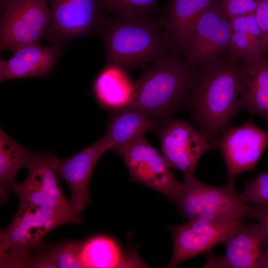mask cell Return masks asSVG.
I'll list each match as a JSON object with an SVG mask.
<instances>
[{
  "mask_svg": "<svg viewBox=\"0 0 268 268\" xmlns=\"http://www.w3.org/2000/svg\"><path fill=\"white\" fill-rule=\"evenodd\" d=\"M133 85L124 69L105 66L95 79L92 91L102 106L115 111L128 107Z\"/></svg>",
  "mask_w": 268,
  "mask_h": 268,
  "instance_id": "44dd1931",
  "label": "cell"
},
{
  "mask_svg": "<svg viewBox=\"0 0 268 268\" xmlns=\"http://www.w3.org/2000/svg\"><path fill=\"white\" fill-rule=\"evenodd\" d=\"M239 196L245 203L268 206V171L260 173L255 179L245 182V188Z\"/></svg>",
  "mask_w": 268,
  "mask_h": 268,
  "instance_id": "4316f807",
  "label": "cell"
},
{
  "mask_svg": "<svg viewBox=\"0 0 268 268\" xmlns=\"http://www.w3.org/2000/svg\"><path fill=\"white\" fill-rule=\"evenodd\" d=\"M100 31L105 66L144 68L175 52L160 19L151 16L107 18Z\"/></svg>",
  "mask_w": 268,
  "mask_h": 268,
  "instance_id": "7a4b0ae2",
  "label": "cell"
},
{
  "mask_svg": "<svg viewBox=\"0 0 268 268\" xmlns=\"http://www.w3.org/2000/svg\"><path fill=\"white\" fill-rule=\"evenodd\" d=\"M51 21L45 36L61 48L78 37L100 30L107 17L99 0H49Z\"/></svg>",
  "mask_w": 268,
  "mask_h": 268,
  "instance_id": "ba28073f",
  "label": "cell"
},
{
  "mask_svg": "<svg viewBox=\"0 0 268 268\" xmlns=\"http://www.w3.org/2000/svg\"><path fill=\"white\" fill-rule=\"evenodd\" d=\"M79 257L82 268L141 267L136 257H126L112 238L96 236L79 243Z\"/></svg>",
  "mask_w": 268,
  "mask_h": 268,
  "instance_id": "d6986e66",
  "label": "cell"
},
{
  "mask_svg": "<svg viewBox=\"0 0 268 268\" xmlns=\"http://www.w3.org/2000/svg\"><path fill=\"white\" fill-rule=\"evenodd\" d=\"M131 178L164 195L174 202L181 188L161 153L141 136L131 143L121 155Z\"/></svg>",
  "mask_w": 268,
  "mask_h": 268,
  "instance_id": "8fae6325",
  "label": "cell"
},
{
  "mask_svg": "<svg viewBox=\"0 0 268 268\" xmlns=\"http://www.w3.org/2000/svg\"><path fill=\"white\" fill-rule=\"evenodd\" d=\"M266 268H268V263H267V265Z\"/></svg>",
  "mask_w": 268,
  "mask_h": 268,
  "instance_id": "4dcf8cb0",
  "label": "cell"
},
{
  "mask_svg": "<svg viewBox=\"0 0 268 268\" xmlns=\"http://www.w3.org/2000/svg\"><path fill=\"white\" fill-rule=\"evenodd\" d=\"M247 217L235 215L204 221L189 220L181 225L169 226L173 249L167 267H176L217 244H223L246 224Z\"/></svg>",
  "mask_w": 268,
  "mask_h": 268,
  "instance_id": "52a82bcc",
  "label": "cell"
},
{
  "mask_svg": "<svg viewBox=\"0 0 268 268\" xmlns=\"http://www.w3.org/2000/svg\"><path fill=\"white\" fill-rule=\"evenodd\" d=\"M1 10V52L13 53L45 38L51 21L47 0H7Z\"/></svg>",
  "mask_w": 268,
  "mask_h": 268,
  "instance_id": "8992f818",
  "label": "cell"
},
{
  "mask_svg": "<svg viewBox=\"0 0 268 268\" xmlns=\"http://www.w3.org/2000/svg\"><path fill=\"white\" fill-rule=\"evenodd\" d=\"M35 152L22 146L0 128V199L5 203L9 193L13 191L15 176L19 170L26 167Z\"/></svg>",
  "mask_w": 268,
  "mask_h": 268,
  "instance_id": "7402d4cb",
  "label": "cell"
},
{
  "mask_svg": "<svg viewBox=\"0 0 268 268\" xmlns=\"http://www.w3.org/2000/svg\"><path fill=\"white\" fill-rule=\"evenodd\" d=\"M9 60L0 59V81L48 74L62 54V48L39 43L26 45L13 52Z\"/></svg>",
  "mask_w": 268,
  "mask_h": 268,
  "instance_id": "9a60e30c",
  "label": "cell"
},
{
  "mask_svg": "<svg viewBox=\"0 0 268 268\" xmlns=\"http://www.w3.org/2000/svg\"><path fill=\"white\" fill-rule=\"evenodd\" d=\"M79 243L67 242L57 245H43L35 250V255L29 257L24 267L82 268L79 257Z\"/></svg>",
  "mask_w": 268,
  "mask_h": 268,
  "instance_id": "cb8c5ba5",
  "label": "cell"
},
{
  "mask_svg": "<svg viewBox=\"0 0 268 268\" xmlns=\"http://www.w3.org/2000/svg\"><path fill=\"white\" fill-rule=\"evenodd\" d=\"M259 0H220L227 16L232 18L255 13Z\"/></svg>",
  "mask_w": 268,
  "mask_h": 268,
  "instance_id": "83f0119b",
  "label": "cell"
},
{
  "mask_svg": "<svg viewBox=\"0 0 268 268\" xmlns=\"http://www.w3.org/2000/svg\"><path fill=\"white\" fill-rule=\"evenodd\" d=\"M268 147V130L258 128L251 118L241 126H228L216 144L227 167L228 181L243 172L255 171Z\"/></svg>",
  "mask_w": 268,
  "mask_h": 268,
  "instance_id": "7c38bea8",
  "label": "cell"
},
{
  "mask_svg": "<svg viewBox=\"0 0 268 268\" xmlns=\"http://www.w3.org/2000/svg\"><path fill=\"white\" fill-rule=\"evenodd\" d=\"M255 15L262 33L266 52L268 53V0H259Z\"/></svg>",
  "mask_w": 268,
  "mask_h": 268,
  "instance_id": "f1b7e54d",
  "label": "cell"
},
{
  "mask_svg": "<svg viewBox=\"0 0 268 268\" xmlns=\"http://www.w3.org/2000/svg\"><path fill=\"white\" fill-rule=\"evenodd\" d=\"M174 202L189 220L204 221L235 215L254 217L253 206L241 200L234 180L215 187L201 182L195 175L184 177Z\"/></svg>",
  "mask_w": 268,
  "mask_h": 268,
  "instance_id": "5b68a950",
  "label": "cell"
},
{
  "mask_svg": "<svg viewBox=\"0 0 268 268\" xmlns=\"http://www.w3.org/2000/svg\"><path fill=\"white\" fill-rule=\"evenodd\" d=\"M254 217L257 218L263 231L268 249V206L253 205Z\"/></svg>",
  "mask_w": 268,
  "mask_h": 268,
  "instance_id": "f546056e",
  "label": "cell"
},
{
  "mask_svg": "<svg viewBox=\"0 0 268 268\" xmlns=\"http://www.w3.org/2000/svg\"><path fill=\"white\" fill-rule=\"evenodd\" d=\"M242 66L241 61L221 58L201 66L192 82L186 106L214 149L222 133L242 109Z\"/></svg>",
  "mask_w": 268,
  "mask_h": 268,
  "instance_id": "6da1fadb",
  "label": "cell"
},
{
  "mask_svg": "<svg viewBox=\"0 0 268 268\" xmlns=\"http://www.w3.org/2000/svg\"><path fill=\"white\" fill-rule=\"evenodd\" d=\"M159 125V120L126 107L113 111L104 136L110 145V150L121 155L134 141L148 132L156 131Z\"/></svg>",
  "mask_w": 268,
  "mask_h": 268,
  "instance_id": "e0dca14e",
  "label": "cell"
},
{
  "mask_svg": "<svg viewBox=\"0 0 268 268\" xmlns=\"http://www.w3.org/2000/svg\"><path fill=\"white\" fill-rule=\"evenodd\" d=\"M225 254H209L203 268H266L268 249L259 223L246 224L224 243Z\"/></svg>",
  "mask_w": 268,
  "mask_h": 268,
  "instance_id": "5bb4252c",
  "label": "cell"
},
{
  "mask_svg": "<svg viewBox=\"0 0 268 268\" xmlns=\"http://www.w3.org/2000/svg\"><path fill=\"white\" fill-rule=\"evenodd\" d=\"M173 52L144 68L128 107L159 120L186 105L197 67Z\"/></svg>",
  "mask_w": 268,
  "mask_h": 268,
  "instance_id": "3957f363",
  "label": "cell"
},
{
  "mask_svg": "<svg viewBox=\"0 0 268 268\" xmlns=\"http://www.w3.org/2000/svg\"><path fill=\"white\" fill-rule=\"evenodd\" d=\"M220 0H172L159 18L175 52L184 57L193 25L198 17Z\"/></svg>",
  "mask_w": 268,
  "mask_h": 268,
  "instance_id": "2e32d148",
  "label": "cell"
},
{
  "mask_svg": "<svg viewBox=\"0 0 268 268\" xmlns=\"http://www.w3.org/2000/svg\"><path fill=\"white\" fill-rule=\"evenodd\" d=\"M13 192L17 194L20 202L51 209L72 218L78 224L82 222L79 213L73 209L70 203H64L49 197L25 180L20 184L16 183Z\"/></svg>",
  "mask_w": 268,
  "mask_h": 268,
  "instance_id": "d4e9b609",
  "label": "cell"
},
{
  "mask_svg": "<svg viewBox=\"0 0 268 268\" xmlns=\"http://www.w3.org/2000/svg\"><path fill=\"white\" fill-rule=\"evenodd\" d=\"M74 219L53 209L20 202L10 224L0 233V268H21L30 254L43 245L46 235Z\"/></svg>",
  "mask_w": 268,
  "mask_h": 268,
  "instance_id": "277c9868",
  "label": "cell"
},
{
  "mask_svg": "<svg viewBox=\"0 0 268 268\" xmlns=\"http://www.w3.org/2000/svg\"><path fill=\"white\" fill-rule=\"evenodd\" d=\"M255 14L230 19L231 35L227 57L229 59L245 62L267 54Z\"/></svg>",
  "mask_w": 268,
  "mask_h": 268,
  "instance_id": "ffe728a7",
  "label": "cell"
},
{
  "mask_svg": "<svg viewBox=\"0 0 268 268\" xmlns=\"http://www.w3.org/2000/svg\"><path fill=\"white\" fill-rule=\"evenodd\" d=\"M108 150L110 145L103 136L70 157L60 159L50 154L54 169L70 189L69 203L75 212L80 213L90 203L89 186L92 173L100 156Z\"/></svg>",
  "mask_w": 268,
  "mask_h": 268,
  "instance_id": "4fadbf2b",
  "label": "cell"
},
{
  "mask_svg": "<svg viewBox=\"0 0 268 268\" xmlns=\"http://www.w3.org/2000/svg\"><path fill=\"white\" fill-rule=\"evenodd\" d=\"M242 108L251 115L263 117L268 122V53L242 62Z\"/></svg>",
  "mask_w": 268,
  "mask_h": 268,
  "instance_id": "ac0fdd59",
  "label": "cell"
},
{
  "mask_svg": "<svg viewBox=\"0 0 268 268\" xmlns=\"http://www.w3.org/2000/svg\"><path fill=\"white\" fill-rule=\"evenodd\" d=\"M158 0H99L106 11L118 17L151 16Z\"/></svg>",
  "mask_w": 268,
  "mask_h": 268,
  "instance_id": "484cf974",
  "label": "cell"
},
{
  "mask_svg": "<svg viewBox=\"0 0 268 268\" xmlns=\"http://www.w3.org/2000/svg\"><path fill=\"white\" fill-rule=\"evenodd\" d=\"M26 167L28 174L25 181L49 197L64 203H70L65 198L50 160V154L35 153Z\"/></svg>",
  "mask_w": 268,
  "mask_h": 268,
  "instance_id": "603a6c76",
  "label": "cell"
},
{
  "mask_svg": "<svg viewBox=\"0 0 268 268\" xmlns=\"http://www.w3.org/2000/svg\"><path fill=\"white\" fill-rule=\"evenodd\" d=\"M231 35L230 19L219 3L196 20L184 57L196 67L214 62L229 49Z\"/></svg>",
  "mask_w": 268,
  "mask_h": 268,
  "instance_id": "30bf717a",
  "label": "cell"
},
{
  "mask_svg": "<svg viewBox=\"0 0 268 268\" xmlns=\"http://www.w3.org/2000/svg\"><path fill=\"white\" fill-rule=\"evenodd\" d=\"M156 131L168 165L182 172L184 177L194 175L201 157L214 149L200 130L183 120L171 117L160 120Z\"/></svg>",
  "mask_w": 268,
  "mask_h": 268,
  "instance_id": "9c48e42d",
  "label": "cell"
}]
</instances>
